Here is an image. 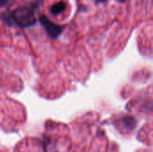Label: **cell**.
<instances>
[{"label":"cell","instance_id":"7a4b0ae2","mask_svg":"<svg viewBox=\"0 0 153 152\" xmlns=\"http://www.w3.org/2000/svg\"><path fill=\"white\" fill-rule=\"evenodd\" d=\"M39 22H40L41 25L44 27V29L46 30L48 36L52 39H56L61 34V32L63 30L62 26H59V25L54 23L45 15H41L39 17Z\"/></svg>","mask_w":153,"mask_h":152},{"label":"cell","instance_id":"3957f363","mask_svg":"<svg viewBox=\"0 0 153 152\" xmlns=\"http://www.w3.org/2000/svg\"><path fill=\"white\" fill-rule=\"evenodd\" d=\"M66 9V4L65 2L61 1V2H57L55 4H53L50 7V12L52 13V14L54 15H57L59 13H61L62 12H64Z\"/></svg>","mask_w":153,"mask_h":152},{"label":"cell","instance_id":"5b68a950","mask_svg":"<svg viewBox=\"0 0 153 152\" xmlns=\"http://www.w3.org/2000/svg\"><path fill=\"white\" fill-rule=\"evenodd\" d=\"M10 2V0H0V7H4L6 4H8V3Z\"/></svg>","mask_w":153,"mask_h":152},{"label":"cell","instance_id":"277c9868","mask_svg":"<svg viewBox=\"0 0 153 152\" xmlns=\"http://www.w3.org/2000/svg\"><path fill=\"white\" fill-rule=\"evenodd\" d=\"M123 125H124L126 129H127L128 131H131V130H133L135 127L136 121L133 117H131V116H126L123 119Z\"/></svg>","mask_w":153,"mask_h":152},{"label":"cell","instance_id":"6da1fadb","mask_svg":"<svg viewBox=\"0 0 153 152\" xmlns=\"http://www.w3.org/2000/svg\"><path fill=\"white\" fill-rule=\"evenodd\" d=\"M12 17H13V20L20 27H22V28L33 26L37 22L33 10L26 6L16 8L13 12Z\"/></svg>","mask_w":153,"mask_h":152},{"label":"cell","instance_id":"52a82bcc","mask_svg":"<svg viewBox=\"0 0 153 152\" xmlns=\"http://www.w3.org/2000/svg\"><path fill=\"white\" fill-rule=\"evenodd\" d=\"M118 1H120V2H124L125 0H118Z\"/></svg>","mask_w":153,"mask_h":152},{"label":"cell","instance_id":"8992f818","mask_svg":"<svg viewBox=\"0 0 153 152\" xmlns=\"http://www.w3.org/2000/svg\"><path fill=\"white\" fill-rule=\"evenodd\" d=\"M97 2H104V1H106V0H96Z\"/></svg>","mask_w":153,"mask_h":152}]
</instances>
